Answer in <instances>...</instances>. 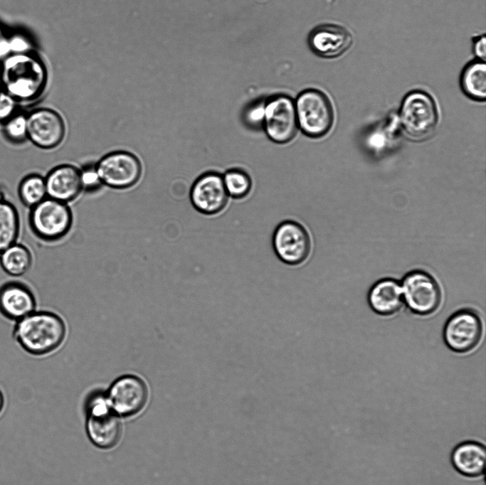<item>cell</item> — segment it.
Segmentation results:
<instances>
[{"instance_id": "6da1fadb", "label": "cell", "mask_w": 486, "mask_h": 485, "mask_svg": "<svg viewBox=\"0 0 486 485\" xmlns=\"http://www.w3.org/2000/svg\"><path fill=\"white\" fill-rule=\"evenodd\" d=\"M47 70L33 51L11 54L0 61V85L18 103L30 104L43 95L47 84Z\"/></svg>"}, {"instance_id": "7a4b0ae2", "label": "cell", "mask_w": 486, "mask_h": 485, "mask_svg": "<svg viewBox=\"0 0 486 485\" xmlns=\"http://www.w3.org/2000/svg\"><path fill=\"white\" fill-rule=\"evenodd\" d=\"M66 336V326L58 314L34 311L15 322L12 337L27 353L43 356L55 351Z\"/></svg>"}, {"instance_id": "3957f363", "label": "cell", "mask_w": 486, "mask_h": 485, "mask_svg": "<svg viewBox=\"0 0 486 485\" xmlns=\"http://www.w3.org/2000/svg\"><path fill=\"white\" fill-rule=\"evenodd\" d=\"M85 431L91 443L107 450L116 447L122 436L121 418L112 410L107 393L95 390L85 401Z\"/></svg>"}, {"instance_id": "277c9868", "label": "cell", "mask_w": 486, "mask_h": 485, "mask_svg": "<svg viewBox=\"0 0 486 485\" xmlns=\"http://www.w3.org/2000/svg\"><path fill=\"white\" fill-rule=\"evenodd\" d=\"M399 115L401 127L406 134L418 140L430 136L438 121L435 101L423 90H413L404 96Z\"/></svg>"}, {"instance_id": "5b68a950", "label": "cell", "mask_w": 486, "mask_h": 485, "mask_svg": "<svg viewBox=\"0 0 486 485\" xmlns=\"http://www.w3.org/2000/svg\"><path fill=\"white\" fill-rule=\"evenodd\" d=\"M299 129L310 138L325 136L334 123V109L327 95L316 89L300 92L295 101Z\"/></svg>"}, {"instance_id": "8992f818", "label": "cell", "mask_w": 486, "mask_h": 485, "mask_svg": "<svg viewBox=\"0 0 486 485\" xmlns=\"http://www.w3.org/2000/svg\"><path fill=\"white\" fill-rule=\"evenodd\" d=\"M73 213L66 203L47 197L30 208L28 224L33 235L44 242H55L70 230Z\"/></svg>"}, {"instance_id": "52a82bcc", "label": "cell", "mask_w": 486, "mask_h": 485, "mask_svg": "<svg viewBox=\"0 0 486 485\" xmlns=\"http://www.w3.org/2000/svg\"><path fill=\"white\" fill-rule=\"evenodd\" d=\"M400 283L403 303L412 313L428 316L440 307L441 287L429 272L420 269L413 270L403 276Z\"/></svg>"}, {"instance_id": "ba28073f", "label": "cell", "mask_w": 486, "mask_h": 485, "mask_svg": "<svg viewBox=\"0 0 486 485\" xmlns=\"http://www.w3.org/2000/svg\"><path fill=\"white\" fill-rule=\"evenodd\" d=\"M483 323L480 314L471 308L460 309L447 319L443 330L446 346L456 353H467L480 343Z\"/></svg>"}, {"instance_id": "9c48e42d", "label": "cell", "mask_w": 486, "mask_h": 485, "mask_svg": "<svg viewBox=\"0 0 486 485\" xmlns=\"http://www.w3.org/2000/svg\"><path fill=\"white\" fill-rule=\"evenodd\" d=\"M263 129L268 139L276 144L291 142L299 130L295 101L278 94L265 100Z\"/></svg>"}, {"instance_id": "30bf717a", "label": "cell", "mask_w": 486, "mask_h": 485, "mask_svg": "<svg viewBox=\"0 0 486 485\" xmlns=\"http://www.w3.org/2000/svg\"><path fill=\"white\" fill-rule=\"evenodd\" d=\"M272 245L276 257L290 266L305 263L312 250L310 234L304 226L293 220L283 221L276 227Z\"/></svg>"}, {"instance_id": "8fae6325", "label": "cell", "mask_w": 486, "mask_h": 485, "mask_svg": "<svg viewBox=\"0 0 486 485\" xmlns=\"http://www.w3.org/2000/svg\"><path fill=\"white\" fill-rule=\"evenodd\" d=\"M106 393L112 410L120 418L139 415L149 400V390L145 381L131 374L116 378Z\"/></svg>"}, {"instance_id": "7c38bea8", "label": "cell", "mask_w": 486, "mask_h": 485, "mask_svg": "<svg viewBox=\"0 0 486 485\" xmlns=\"http://www.w3.org/2000/svg\"><path fill=\"white\" fill-rule=\"evenodd\" d=\"M95 166L102 184L115 189H125L134 186L142 174L139 159L126 151L108 153Z\"/></svg>"}, {"instance_id": "4fadbf2b", "label": "cell", "mask_w": 486, "mask_h": 485, "mask_svg": "<svg viewBox=\"0 0 486 485\" xmlns=\"http://www.w3.org/2000/svg\"><path fill=\"white\" fill-rule=\"evenodd\" d=\"M28 140L43 149L56 148L63 142L65 126L54 110L40 107L27 112Z\"/></svg>"}, {"instance_id": "5bb4252c", "label": "cell", "mask_w": 486, "mask_h": 485, "mask_svg": "<svg viewBox=\"0 0 486 485\" xmlns=\"http://www.w3.org/2000/svg\"><path fill=\"white\" fill-rule=\"evenodd\" d=\"M189 197L196 210L210 215L222 211L229 196L224 186L223 176L216 171H207L194 182Z\"/></svg>"}, {"instance_id": "9a60e30c", "label": "cell", "mask_w": 486, "mask_h": 485, "mask_svg": "<svg viewBox=\"0 0 486 485\" xmlns=\"http://www.w3.org/2000/svg\"><path fill=\"white\" fill-rule=\"evenodd\" d=\"M353 36L346 27L336 23H322L314 28L308 36L310 50L316 55L337 58L347 53L353 44Z\"/></svg>"}, {"instance_id": "2e32d148", "label": "cell", "mask_w": 486, "mask_h": 485, "mask_svg": "<svg viewBox=\"0 0 486 485\" xmlns=\"http://www.w3.org/2000/svg\"><path fill=\"white\" fill-rule=\"evenodd\" d=\"M36 298L31 287L19 280H9L0 285V314L16 322L36 311Z\"/></svg>"}, {"instance_id": "e0dca14e", "label": "cell", "mask_w": 486, "mask_h": 485, "mask_svg": "<svg viewBox=\"0 0 486 485\" xmlns=\"http://www.w3.org/2000/svg\"><path fill=\"white\" fill-rule=\"evenodd\" d=\"M47 196L64 203L76 198L83 191L80 169L70 164H61L44 177Z\"/></svg>"}, {"instance_id": "ac0fdd59", "label": "cell", "mask_w": 486, "mask_h": 485, "mask_svg": "<svg viewBox=\"0 0 486 485\" xmlns=\"http://www.w3.org/2000/svg\"><path fill=\"white\" fill-rule=\"evenodd\" d=\"M367 302L374 312L389 316L398 312L403 305L401 283L391 277L377 280L370 287Z\"/></svg>"}, {"instance_id": "d6986e66", "label": "cell", "mask_w": 486, "mask_h": 485, "mask_svg": "<svg viewBox=\"0 0 486 485\" xmlns=\"http://www.w3.org/2000/svg\"><path fill=\"white\" fill-rule=\"evenodd\" d=\"M486 449L476 441H465L452 451L451 463L460 474L469 478H479L484 474Z\"/></svg>"}, {"instance_id": "ffe728a7", "label": "cell", "mask_w": 486, "mask_h": 485, "mask_svg": "<svg viewBox=\"0 0 486 485\" xmlns=\"http://www.w3.org/2000/svg\"><path fill=\"white\" fill-rule=\"evenodd\" d=\"M460 87L465 96L477 102L486 99L485 61L474 58L462 69L459 78Z\"/></svg>"}, {"instance_id": "44dd1931", "label": "cell", "mask_w": 486, "mask_h": 485, "mask_svg": "<svg viewBox=\"0 0 486 485\" xmlns=\"http://www.w3.org/2000/svg\"><path fill=\"white\" fill-rule=\"evenodd\" d=\"M33 265V255L30 249L22 243L16 242L0 253V267L13 277L26 274Z\"/></svg>"}, {"instance_id": "7402d4cb", "label": "cell", "mask_w": 486, "mask_h": 485, "mask_svg": "<svg viewBox=\"0 0 486 485\" xmlns=\"http://www.w3.org/2000/svg\"><path fill=\"white\" fill-rule=\"evenodd\" d=\"M20 233V218L17 208L10 201L0 202V253L17 242Z\"/></svg>"}, {"instance_id": "603a6c76", "label": "cell", "mask_w": 486, "mask_h": 485, "mask_svg": "<svg viewBox=\"0 0 486 485\" xmlns=\"http://www.w3.org/2000/svg\"><path fill=\"white\" fill-rule=\"evenodd\" d=\"M18 196L20 201L27 208H32L46 198L47 191L45 178L39 174L25 176L19 182Z\"/></svg>"}, {"instance_id": "cb8c5ba5", "label": "cell", "mask_w": 486, "mask_h": 485, "mask_svg": "<svg viewBox=\"0 0 486 485\" xmlns=\"http://www.w3.org/2000/svg\"><path fill=\"white\" fill-rule=\"evenodd\" d=\"M223 176L225 188L229 197L241 199L251 191L253 182L249 174L243 169L233 168L226 171Z\"/></svg>"}, {"instance_id": "d4e9b609", "label": "cell", "mask_w": 486, "mask_h": 485, "mask_svg": "<svg viewBox=\"0 0 486 485\" xmlns=\"http://www.w3.org/2000/svg\"><path fill=\"white\" fill-rule=\"evenodd\" d=\"M4 138L13 144H21L28 140L27 113L19 110L1 124Z\"/></svg>"}, {"instance_id": "484cf974", "label": "cell", "mask_w": 486, "mask_h": 485, "mask_svg": "<svg viewBox=\"0 0 486 485\" xmlns=\"http://www.w3.org/2000/svg\"><path fill=\"white\" fill-rule=\"evenodd\" d=\"M265 100L249 105L243 111L242 120L251 129H263Z\"/></svg>"}, {"instance_id": "4316f807", "label": "cell", "mask_w": 486, "mask_h": 485, "mask_svg": "<svg viewBox=\"0 0 486 485\" xmlns=\"http://www.w3.org/2000/svg\"><path fill=\"white\" fill-rule=\"evenodd\" d=\"M80 181L83 190L95 192L103 185L95 164H87L80 169Z\"/></svg>"}, {"instance_id": "83f0119b", "label": "cell", "mask_w": 486, "mask_h": 485, "mask_svg": "<svg viewBox=\"0 0 486 485\" xmlns=\"http://www.w3.org/2000/svg\"><path fill=\"white\" fill-rule=\"evenodd\" d=\"M19 104L10 95L0 90V124L1 125L19 110Z\"/></svg>"}, {"instance_id": "f1b7e54d", "label": "cell", "mask_w": 486, "mask_h": 485, "mask_svg": "<svg viewBox=\"0 0 486 485\" xmlns=\"http://www.w3.org/2000/svg\"><path fill=\"white\" fill-rule=\"evenodd\" d=\"M9 46L10 55L33 51L31 41L21 33L9 34Z\"/></svg>"}, {"instance_id": "f546056e", "label": "cell", "mask_w": 486, "mask_h": 485, "mask_svg": "<svg viewBox=\"0 0 486 485\" xmlns=\"http://www.w3.org/2000/svg\"><path fill=\"white\" fill-rule=\"evenodd\" d=\"M472 50L475 59L485 61L486 37L485 34L472 38Z\"/></svg>"}, {"instance_id": "4dcf8cb0", "label": "cell", "mask_w": 486, "mask_h": 485, "mask_svg": "<svg viewBox=\"0 0 486 485\" xmlns=\"http://www.w3.org/2000/svg\"><path fill=\"white\" fill-rule=\"evenodd\" d=\"M9 55V33L0 23V61Z\"/></svg>"}, {"instance_id": "1f68e13d", "label": "cell", "mask_w": 486, "mask_h": 485, "mask_svg": "<svg viewBox=\"0 0 486 485\" xmlns=\"http://www.w3.org/2000/svg\"><path fill=\"white\" fill-rule=\"evenodd\" d=\"M9 192L7 188L0 183V202L8 201Z\"/></svg>"}, {"instance_id": "d6a6232c", "label": "cell", "mask_w": 486, "mask_h": 485, "mask_svg": "<svg viewBox=\"0 0 486 485\" xmlns=\"http://www.w3.org/2000/svg\"><path fill=\"white\" fill-rule=\"evenodd\" d=\"M4 406V395L1 392V390H0V414L1 413V412L3 410Z\"/></svg>"}, {"instance_id": "836d02e7", "label": "cell", "mask_w": 486, "mask_h": 485, "mask_svg": "<svg viewBox=\"0 0 486 485\" xmlns=\"http://www.w3.org/2000/svg\"><path fill=\"white\" fill-rule=\"evenodd\" d=\"M1 89V85H0V90Z\"/></svg>"}]
</instances>
